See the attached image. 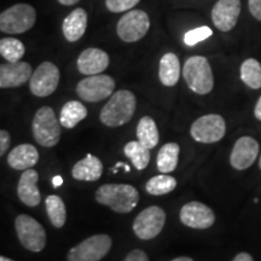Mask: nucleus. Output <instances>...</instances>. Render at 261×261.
I'll return each instance as SVG.
<instances>
[{
  "mask_svg": "<svg viewBox=\"0 0 261 261\" xmlns=\"http://www.w3.org/2000/svg\"><path fill=\"white\" fill-rule=\"evenodd\" d=\"M98 203L112 208L116 213H130L139 202V192L128 184H104L94 195Z\"/></svg>",
  "mask_w": 261,
  "mask_h": 261,
  "instance_id": "f257e3e1",
  "label": "nucleus"
},
{
  "mask_svg": "<svg viewBox=\"0 0 261 261\" xmlns=\"http://www.w3.org/2000/svg\"><path fill=\"white\" fill-rule=\"evenodd\" d=\"M137 107L136 96L130 91L120 90L110 97L100 112L99 119L108 127L125 125L135 115Z\"/></svg>",
  "mask_w": 261,
  "mask_h": 261,
  "instance_id": "f03ea898",
  "label": "nucleus"
},
{
  "mask_svg": "<svg viewBox=\"0 0 261 261\" xmlns=\"http://www.w3.org/2000/svg\"><path fill=\"white\" fill-rule=\"evenodd\" d=\"M182 76L189 89L197 94L210 93L214 87V76L205 57L192 56L185 62Z\"/></svg>",
  "mask_w": 261,
  "mask_h": 261,
  "instance_id": "7ed1b4c3",
  "label": "nucleus"
},
{
  "mask_svg": "<svg viewBox=\"0 0 261 261\" xmlns=\"http://www.w3.org/2000/svg\"><path fill=\"white\" fill-rule=\"evenodd\" d=\"M61 126V121L56 117L54 109L50 107H42L33 119V136L38 144L45 148H52L60 142Z\"/></svg>",
  "mask_w": 261,
  "mask_h": 261,
  "instance_id": "20e7f679",
  "label": "nucleus"
},
{
  "mask_svg": "<svg viewBox=\"0 0 261 261\" xmlns=\"http://www.w3.org/2000/svg\"><path fill=\"white\" fill-rule=\"evenodd\" d=\"M37 11L29 4H16L0 15V31L8 34H22L34 27Z\"/></svg>",
  "mask_w": 261,
  "mask_h": 261,
  "instance_id": "39448f33",
  "label": "nucleus"
},
{
  "mask_svg": "<svg viewBox=\"0 0 261 261\" xmlns=\"http://www.w3.org/2000/svg\"><path fill=\"white\" fill-rule=\"evenodd\" d=\"M15 227L19 242L25 249L39 253L46 246V233L44 227L34 218L27 214L18 215L15 220Z\"/></svg>",
  "mask_w": 261,
  "mask_h": 261,
  "instance_id": "423d86ee",
  "label": "nucleus"
},
{
  "mask_svg": "<svg viewBox=\"0 0 261 261\" xmlns=\"http://www.w3.org/2000/svg\"><path fill=\"white\" fill-rule=\"evenodd\" d=\"M112 248V238L108 234H94L71 248L68 261H100Z\"/></svg>",
  "mask_w": 261,
  "mask_h": 261,
  "instance_id": "0eeeda50",
  "label": "nucleus"
},
{
  "mask_svg": "<svg viewBox=\"0 0 261 261\" xmlns=\"http://www.w3.org/2000/svg\"><path fill=\"white\" fill-rule=\"evenodd\" d=\"M226 133V123L223 116L218 114H208L198 117L191 125L190 135L196 142L212 144L224 138Z\"/></svg>",
  "mask_w": 261,
  "mask_h": 261,
  "instance_id": "6e6552de",
  "label": "nucleus"
},
{
  "mask_svg": "<svg viewBox=\"0 0 261 261\" xmlns=\"http://www.w3.org/2000/svg\"><path fill=\"white\" fill-rule=\"evenodd\" d=\"M115 81L109 75L98 74L85 77L77 84L76 93L85 102L97 103L113 96Z\"/></svg>",
  "mask_w": 261,
  "mask_h": 261,
  "instance_id": "1a4fd4ad",
  "label": "nucleus"
},
{
  "mask_svg": "<svg viewBox=\"0 0 261 261\" xmlns=\"http://www.w3.org/2000/svg\"><path fill=\"white\" fill-rule=\"evenodd\" d=\"M150 29L149 15L142 10H130L117 22V35L125 42H136L143 39Z\"/></svg>",
  "mask_w": 261,
  "mask_h": 261,
  "instance_id": "9d476101",
  "label": "nucleus"
},
{
  "mask_svg": "<svg viewBox=\"0 0 261 261\" xmlns=\"http://www.w3.org/2000/svg\"><path fill=\"white\" fill-rule=\"evenodd\" d=\"M166 223V213L158 205L145 208L133 221V231L140 240L149 241L155 238L162 231Z\"/></svg>",
  "mask_w": 261,
  "mask_h": 261,
  "instance_id": "9b49d317",
  "label": "nucleus"
},
{
  "mask_svg": "<svg viewBox=\"0 0 261 261\" xmlns=\"http://www.w3.org/2000/svg\"><path fill=\"white\" fill-rule=\"evenodd\" d=\"M60 69L51 62H44L33 73L29 85L31 92L37 97H47L56 91L60 83Z\"/></svg>",
  "mask_w": 261,
  "mask_h": 261,
  "instance_id": "f8f14e48",
  "label": "nucleus"
},
{
  "mask_svg": "<svg viewBox=\"0 0 261 261\" xmlns=\"http://www.w3.org/2000/svg\"><path fill=\"white\" fill-rule=\"evenodd\" d=\"M179 217L185 226L198 228V230L211 227L215 221L214 212L208 205L196 201L182 205Z\"/></svg>",
  "mask_w": 261,
  "mask_h": 261,
  "instance_id": "ddd939ff",
  "label": "nucleus"
},
{
  "mask_svg": "<svg viewBox=\"0 0 261 261\" xmlns=\"http://www.w3.org/2000/svg\"><path fill=\"white\" fill-rule=\"evenodd\" d=\"M259 155V143L252 137H241L234 143L230 155L231 166L237 171H244L255 162Z\"/></svg>",
  "mask_w": 261,
  "mask_h": 261,
  "instance_id": "4468645a",
  "label": "nucleus"
},
{
  "mask_svg": "<svg viewBox=\"0 0 261 261\" xmlns=\"http://www.w3.org/2000/svg\"><path fill=\"white\" fill-rule=\"evenodd\" d=\"M241 14V0H218L212 10V21L221 32H230Z\"/></svg>",
  "mask_w": 261,
  "mask_h": 261,
  "instance_id": "2eb2a0df",
  "label": "nucleus"
},
{
  "mask_svg": "<svg viewBox=\"0 0 261 261\" xmlns=\"http://www.w3.org/2000/svg\"><path fill=\"white\" fill-rule=\"evenodd\" d=\"M33 75L32 65L27 62H8L0 65V87L12 89L24 85Z\"/></svg>",
  "mask_w": 261,
  "mask_h": 261,
  "instance_id": "dca6fc26",
  "label": "nucleus"
},
{
  "mask_svg": "<svg viewBox=\"0 0 261 261\" xmlns=\"http://www.w3.org/2000/svg\"><path fill=\"white\" fill-rule=\"evenodd\" d=\"M109 65V56L100 48L90 47L84 50L77 58V69L84 75H98Z\"/></svg>",
  "mask_w": 261,
  "mask_h": 261,
  "instance_id": "f3484780",
  "label": "nucleus"
},
{
  "mask_svg": "<svg viewBox=\"0 0 261 261\" xmlns=\"http://www.w3.org/2000/svg\"><path fill=\"white\" fill-rule=\"evenodd\" d=\"M39 174L35 169H25L22 173L17 185V196L22 203L28 207H37L41 202V195L38 188Z\"/></svg>",
  "mask_w": 261,
  "mask_h": 261,
  "instance_id": "a211bd4d",
  "label": "nucleus"
},
{
  "mask_svg": "<svg viewBox=\"0 0 261 261\" xmlns=\"http://www.w3.org/2000/svg\"><path fill=\"white\" fill-rule=\"evenodd\" d=\"M39 161V152L32 144L17 145L8 155V163L16 171H25L34 167Z\"/></svg>",
  "mask_w": 261,
  "mask_h": 261,
  "instance_id": "6ab92c4d",
  "label": "nucleus"
},
{
  "mask_svg": "<svg viewBox=\"0 0 261 261\" xmlns=\"http://www.w3.org/2000/svg\"><path fill=\"white\" fill-rule=\"evenodd\" d=\"M87 28V14L84 9L73 10L62 24L64 38L69 42H75L84 37Z\"/></svg>",
  "mask_w": 261,
  "mask_h": 261,
  "instance_id": "aec40b11",
  "label": "nucleus"
},
{
  "mask_svg": "<svg viewBox=\"0 0 261 261\" xmlns=\"http://www.w3.org/2000/svg\"><path fill=\"white\" fill-rule=\"evenodd\" d=\"M103 165L102 161L96 156L89 154L84 160L75 163L71 169V175L76 180L96 181L102 177Z\"/></svg>",
  "mask_w": 261,
  "mask_h": 261,
  "instance_id": "412c9836",
  "label": "nucleus"
},
{
  "mask_svg": "<svg viewBox=\"0 0 261 261\" xmlns=\"http://www.w3.org/2000/svg\"><path fill=\"white\" fill-rule=\"evenodd\" d=\"M180 76V62L175 54L168 52L160 61L159 77L165 86H174Z\"/></svg>",
  "mask_w": 261,
  "mask_h": 261,
  "instance_id": "4be33fe9",
  "label": "nucleus"
},
{
  "mask_svg": "<svg viewBox=\"0 0 261 261\" xmlns=\"http://www.w3.org/2000/svg\"><path fill=\"white\" fill-rule=\"evenodd\" d=\"M87 109L77 100H69L61 109L60 121L64 128H74L80 121L86 119Z\"/></svg>",
  "mask_w": 261,
  "mask_h": 261,
  "instance_id": "5701e85b",
  "label": "nucleus"
},
{
  "mask_svg": "<svg viewBox=\"0 0 261 261\" xmlns=\"http://www.w3.org/2000/svg\"><path fill=\"white\" fill-rule=\"evenodd\" d=\"M137 138L140 144L149 150L154 149L158 145L160 139L158 126L150 116H144L140 119L137 126Z\"/></svg>",
  "mask_w": 261,
  "mask_h": 261,
  "instance_id": "b1692460",
  "label": "nucleus"
},
{
  "mask_svg": "<svg viewBox=\"0 0 261 261\" xmlns=\"http://www.w3.org/2000/svg\"><path fill=\"white\" fill-rule=\"evenodd\" d=\"M180 148L177 143H167L160 149L158 154V168L159 171L166 174V173H171L177 168L178 159Z\"/></svg>",
  "mask_w": 261,
  "mask_h": 261,
  "instance_id": "393cba45",
  "label": "nucleus"
},
{
  "mask_svg": "<svg viewBox=\"0 0 261 261\" xmlns=\"http://www.w3.org/2000/svg\"><path fill=\"white\" fill-rule=\"evenodd\" d=\"M45 205L51 224L57 228L63 227L67 220V211L63 200L57 195H50L45 201Z\"/></svg>",
  "mask_w": 261,
  "mask_h": 261,
  "instance_id": "a878e982",
  "label": "nucleus"
},
{
  "mask_svg": "<svg viewBox=\"0 0 261 261\" xmlns=\"http://www.w3.org/2000/svg\"><path fill=\"white\" fill-rule=\"evenodd\" d=\"M123 152L138 171H143L148 167L150 162V150L140 144L138 140H132V142L127 143Z\"/></svg>",
  "mask_w": 261,
  "mask_h": 261,
  "instance_id": "bb28decb",
  "label": "nucleus"
},
{
  "mask_svg": "<svg viewBox=\"0 0 261 261\" xmlns=\"http://www.w3.org/2000/svg\"><path fill=\"white\" fill-rule=\"evenodd\" d=\"M241 79L248 87L259 90L261 87V64L254 58H248L241 65Z\"/></svg>",
  "mask_w": 261,
  "mask_h": 261,
  "instance_id": "cd10ccee",
  "label": "nucleus"
},
{
  "mask_svg": "<svg viewBox=\"0 0 261 261\" xmlns=\"http://www.w3.org/2000/svg\"><path fill=\"white\" fill-rule=\"evenodd\" d=\"M177 188V180L166 174H160L152 177L146 182V192L152 196H162L169 194Z\"/></svg>",
  "mask_w": 261,
  "mask_h": 261,
  "instance_id": "c85d7f7f",
  "label": "nucleus"
},
{
  "mask_svg": "<svg viewBox=\"0 0 261 261\" xmlns=\"http://www.w3.org/2000/svg\"><path fill=\"white\" fill-rule=\"evenodd\" d=\"M24 45L15 38H4L0 40V55L8 62H19L24 56Z\"/></svg>",
  "mask_w": 261,
  "mask_h": 261,
  "instance_id": "c756f323",
  "label": "nucleus"
},
{
  "mask_svg": "<svg viewBox=\"0 0 261 261\" xmlns=\"http://www.w3.org/2000/svg\"><path fill=\"white\" fill-rule=\"evenodd\" d=\"M212 34H213V31L207 25H203V27L192 29V31L185 33L184 42L188 46H195L200 41H203L212 37Z\"/></svg>",
  "mask_w": 261,
  "mask_h": 261,
  "instance_id": "7c9ffc66",
  "label": "nucleus"
},
{
  "mask_svg": "<svg viewBox=\"0 0 261 261\" xmlns=\"http://www.w3.org/2000/svg\"><path fill=\"white\" fill-rule=\"evenodd\" d=\"M140 0H106V6L112 12H125L133 9Z\"/></svg>",
  "mask_w": 261,
  "mask_h": 261,
  "instance_id": "2f4dec72",
  "label": "nucleus"
},
{
  "mask_svg": "<svg viewBox=\"0 0 261 261\" xmlns=\"http://www.w3.org/2000/svg\"><path fill=\"white\" fill-rule=\"evenodd\" d=\"M10 142H11V138H10L8 130H0V155L2 156H4L5 152L8 151V149L10 148Z\"/></svg>",
  "mask_w": 261,
  "mask_h": 261,
  "instance_id": "473e14b6",
  "label": "nucleus"
},
{
  "mask_svg": "<svg viewBox=\"0 0 261 261\" xmlns=\"http://www.w3.org/2000/svg\"><path fill=\"white\" fill-rule=\"evenodd\" d=\"M123 261H149V257L145 252H143L140 249H136L132 250Z\"/></svg>",
  "mask_w": 261,
  "mask_h": 261,
  "instance_id": "72a5a7b5",
  "label": "nucleus"
},
{
  "mask_svg": "<svg viewBox=\"0 0 261 261\" xmlns=\"http://www.w3.org/2000/svg\"><path fill=\"white\" fill-rule=\"evenodd\" d=\"M248 6H249V11L253 17L256 18L257 21H261V0H249Z\"/></svg>",
  "mask_w": 261,
  "mask_h": 261,
  "instance_id": "f704fd0d",
  "label": "nucleus"
},
{
  "mask_svg": "<svg viewBox=\"0 0 261 261\" xmlns=\"http://www.w3.org/2000/svg\"><path fill=\"white\" fill-rule=\"evenodd\" d=\"M232 261H254V260H253V257H252V255H250V254L240 253L233 257Z\"/></svg>",
  "mask_w": 261,
  "mask_h": 261,
  "instance_id": "c9c22d12",
  "label": "nucleus"
},
{
  "mask_svg": "<svg viewBox=\"0 0 261 261\" xmlns=\"http://www.w3.org/2000/svg\"><path fill=\"white\" fill-rule=\"evenodd\" d=\"M254 115H255L257 120H260V121H261V96H260L259 99H257L255 109H254Z\"/></svg>",
  "mask_w": 261,
  "mask_h": 261,
  "instance_id": "e433bc0d",
  "label": "nucleus"
},
{
  "mask_svg": "<svg viewBox=\"0 0 261 261\" xmlns=\"http://www.w3.org/2000/svg\"><path fill=\"white\" fill-rule=\"evenodd\" d=\"M52 184H54V188L61 187L63 184V178L61 175H56V177H54V179H52Z\"/></svg>",
  "mask_w": 261,
  "mask_h": 261,
  "instance_id": "4c0bfd02",
  "label": "nucleus"
},
{
  "mask_svg": "<svg viewBox=\"0 0 261 261\" xmlns=\"http://www.w3.org/2000/svg\"><path fill=\"white\" fill-rule=\"evenodd\" d=\"M119 167L125 168V171L127 173L129 172V166L128 165H126V163H123V162H117L116 165H115V168H113V173H116L117 172V168H119Z\"/></svg>",
  "mask_w": 261,
  "mask_h": 261,
  "instance_id": "58836bf2",
  "label": "nucleus"
},
{
  "mask_svg": "<svg viewBox=\"0 0 261 261\" xmlns=\"http://www.w3.org/2000/svg\"><path fill=\"white\" fill-rule=\"evenodd\" d=\"M80 0H58V3L62 5H65V6H71V5H75L76 3H79Z\"/></svg>",
  "mask_w": 261,
  "mask_h": 261,
  "instance_id": "ea45409f",
  "label": "nucleus"
},
{
  "mask_svg": "<svg viewBox=\"0 0 261 261\" xmlns=\"http://www.w3.org/2000/svg\"><path fill=\"white\" fill-rule=\"evenodd\" d=\"M172 261H194V260H192L191 257H188V256H180V257H177V259H174Z\"/></svg>",
  "mask_w": 261,
  "mask_h": 261,
  "instance_id": "a19ab883",
  "label": "nucleus"
},
{
  "mask_svg": "<svg viewBox=\"0 0 261 261\" xmlns=\"http://www.w3.org/2000/svg\"><path fill=\"white\" fill-rule=\"evenodd\" d=\"M0 261H15V260H11V259H9V257H5V256H0Z\"/></svg>",
  "mask_w": 261,
  "mask_h": 261,
  "instance_id": "79ce46f5",
  "label": "nucleus"
},
{
  "mask_svg": "<svg viewBox=\"0 0 261 261\" xmlns=\"http://www.w3.org/2000/svg\"><path fill=\"white\" fill-rule=\"evenodd\" d=\"M259 167L261 169V156H260V160H259Z\"/></svg>",
  "mask_w": 261,
  "mask_h": 261,
  "instance_id": "37998d69",
  "label": "nucleus"
}]
</instances>
